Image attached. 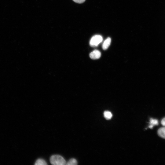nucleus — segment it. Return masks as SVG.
Listing matches in <instances>:
<instances>
[{
    "mask_svg": "<svg viewBox=\"0 0 165 165\" xmlns=\"http://www.w3.org/2000/svg\"><path fill=\"white\" fill-rule=\"evenodd\" d=\"M101 53L97 50H95L90 53V57L92 59H98L101 57Z\"/></svg>",
    "mask_w": 165,
    "mask_h": 165,
    "instance_id": "nucleus-3",
    "label": "nucleus"
},
{
    "mask_svg": "<svg viewBox=\"0 0 165 165\" xmlns=\"http://www.w3.org/2000/svg\"><path fill=\"white\" fill-rule=\"evenodd\" d=\"M74 2L78 3H82L84 2L86 0H72Z\"/></svg>",
    "mask_w": 165,
    "mask_h": 165,
    "instance_id": "nucleus-10",
    "label": "nucleus"
},
{
    "mask_svg": "<svg viewBox=\"0 0 165 165\" xmlns=\"http://www.w3.org/2000/svg\"><path fill=\"white\" fill-rule=\"evenodd\" d=\"M111 38L110 37H108L103 42L102 48L103 50H107L111 42Z\"/></svg>",
    "mask_w": 165,
    "mask_h": 165,
    "instance_id": "nucleus-4",
    "label": "nucleus"
},
{
    "mask_svg": "<svg viewBox=\"0 0 165 165\" xmlns=\"http://www.w3.org/2000/svg\"><path fill=\"white\" fill-rule=\"evenodd\" d=\"M157 132L160 137L165 139V127L160 128L158 130Z\"/></svg>",
    "mask_w": 165,
    "mask_h": 165,
    "instance_id": "nucleus-5",
    "label": "nucleus"
},
{
    "mask_svg": "<svg viewBox=\"0 0 165 165\" xmlns=\"http://www.w3.org/2000/svg\"><path fill=\"white\" fill-rule=\"evenodd\" d=\"M35 164V165H46V162L43 159H38L36 161Z\"/></svg>",
    "mask_w": 165,
    "mask_h": 165,
    "instance_id": "nucleus-7",
    "label": "nucleus"
},
{
    "mask_svg": "<svg viewBox=\"0 0 165 165\" xmlns=\"http://www.w3.org/2000/svg\"><path fill=\"white\" fill-rule=\"evenodd\" d=\"M161 123L162 125L165 127V117L162 119L161 121Z\"/></svg>",
    "mask_w": 165,
    "mask_h": 165,
    "instance_id": "nucleus-11",
    "label": "nucleus"
},
{
    "mask_svg": "<svg viewBox=\"0 0 165 165\" xmlns=\"http://www.w3.org/2000/svg\"><path fill=\"white\" fill-rule=\"evenodd\" d=\"M77 164V161L74 158L71 159L66 164L67 165H76Z\"/></svg>",
    "mask_w": 165,
    "mask_h": 165,
    "instance_id": "nucleus-9",
    "label": "nucleus"
},
{
    "mask_svg": "<svg viewBox=\"0 0 165 165\" xmlns=\"http://www.w3.org/2000/svg\"><path fill=\"white\" fill-rule=\"evenodd\" d=\"M103 40V38L100 35H96L93 36L90 42V45L92 47H96L101 43Z\"/></svg>",
    "mask_w": 165,
    "mask_h": 165,
    "instance_id": "nucleus-2",
    "label": "nucleus"
},
{
    "mask_svg": "<svg viewBox=\"0 0 165 165\" xmlns=\"http://www.w3.org/2000/svg\"><path fill=\"white\" fill-rule=\"evenodd\" d=\"M149 123L150 125L148 127L150 129H152L154 126L158 125V120L156 119L152 118L150 119Z\"/></svg>",
    "mask_w": 165,
    "mask_h": 165,
    "instance_id": "nucleus-6",
    "label": "nucleus"
},
{
    "mask_svg": "<svg viewBox=\"0 0 165 165\" xmlns=\"http://www.w3.org/2000/svg\"><path fill=\"white\" fill-rule=\"evenodd\" d=\"M104 115L105 118L108 120L110 119L112 116V113L108 111H106L104 112Z\"/></svg>",
    "mask_w": 165,
    "mask_h": 165,
    "instance_id": "nucleus-8",
    "label": "nucleus"
},
{
    "mask_svg": "<svg viewBox=\"0 0 165 165\" xmlns=\"http://www.w3.org/2000/svg\"><path fill=\"white\" fill-rule=\"evenodd\" d=\"M50 161L51 164L54 165H64L66 163L62 156L58 155L52 156L50 159Z\"/></svg>",
    "mask_w": 165,
    "mask_h": 165,
    "instance_id": "nucleus-1",
    "label": "nucleus"
}]
</instances>
